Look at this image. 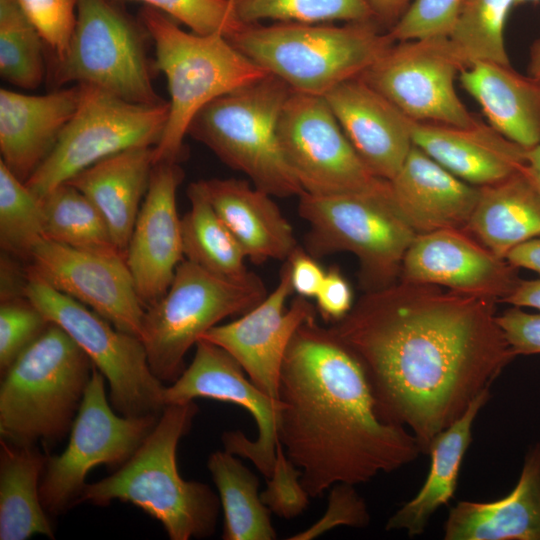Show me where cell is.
<instances>
[{
    "instance_id": "7c38bea8",
    "label": "cell",
    "mask_w": 540,
    "mask_h": 540,
    "mask_svg": "<svg viewBox=\"0 0 540 540\" xmlns=\"http://www.w3.org/2000/svg\"><path fill=\"white\" fill-rule=\"evenodd\" d=\"M53 81L94 86L134 103L164 101L153 87L139 27L112 0H77L75 27L56 58Z\"/></svg>"
},
{
    "instance_id": "f546056e",
    "label": "cell",
    "mask_w": 540,
    "mask_h": 540,
    "mask_svg": "<svg viewBox=\"0 0 540 540\" xmlns=\"http://www.w3.org/2000/svg\"><path fill=\"white\" fill-rule=\"evenodd\" d=\"M466 231L502 259L514 247L540 236V189L525 167L501 182L480 187Z\"/></svg>"
},
{
    "instance_id": "484cf974",
    "label": "cell",
    "mask_w": 540,
    "mask_h": 540,
    "mask_svg": "<svg viewBox=\"0 0 540 540\" xmlns=\"http://www.w3.org/2000/svg\"><path fill=\"white\" fill-rule=\"evenodd\" d=\"M200 182L212 207L253 263L285 261L297 248L293 228L273 196L241 179Z\"/></svg>"
},
{
    "instance_id": "5b68a950",
    "label": "cell",
    "mask_w": 540,
    "mask_h": 540,
    "mask_svg": "<svg viewBox=\"0 0 540 540\" xmlns=\"http://www.w3.org/2000/svg\"><path fill=\"white\" fill-rule=\"evenodd\" d=\"M229 41L293 91L324 96L359 77L392 44L374 20L331 23L247 24Z\"/></svg>"
},
{
    "instance_id": "7dc6e473",
    "label": "cell",
    "mask_w": 540,
    "mask_h": 540,
    "mask_svg": "<svg viewBox=\"0 0 540 540\" xmlns=\"http://www.w3.org/2000/svg\"><path fill=\"white\" fill-rule=\"evenodd\" d=\"M316 259L300 246L286 259L294 293L308 299L316 297L326 274Z\"/></svg>"
},
{
    "instance_id": "d6a6232c",
    "label": "cell",
    "mask_w": 540,
    "mask_h": 540,
    "mask_svg": "<svg viewBox=\"0 0 540 540\" xmlns=\"http://www.w3.org/2000/svg\"><path fill=\"white\" fill-rule=\"evenodd\" d=\"M190 209L181 218L184 258L210 273L243 280L248 271L246 255L232 232L209 202L200 181L187 189Z\"/></svg>"
},
{
    "instance_id": "4fadbf2b",
    "label": "cell",
    "mask_w": 540,
    "mask_h": 540,
    "mask_svg": "<svg viewBox=\"0 0 540 540\" xmlns=\"http://www.w3.org/2000/svg\"><path fill=\"white\" fill-rule=\"evenodd\" d=\"M105 377L94 366L68 445L48 456L40 483L47 513L60 514L79 504L89 471L99 465L120 467L155 427L160 414L124 416L108 400Z\"/></svg>"
},
{
    "instance_id": "74e56055",
    "label": "cell",
    "mask_w": 540,
    "mask_h": 540,
    "mask_svg": "<svg viewBox=\"0 0 540 540\" xmlns=\"http://www.w3.org/2000/svg\"><path fill=\"white\" fill-rule=\"evenodd\" d=\"M243 24L261 20L290 23L363 22L375 20L368 0H233Z\"/></svg>"
},
{
    "instance_id": "9c48e42d",
    "label": "cell",
    "mask_w": 540,
    "mask_h": 540,
    "mask_svg": "<svg viewBox=\"0 0 540 540\" xmlns=\"http://www.w3.org/2000/svg\"><path fill=\"white\" fill-rule=\"evenodd\" d=\"M266 295L253 272L243 280L225 279L184 258L168 290L145 310L140 338L154 375L174 382L184 370L185 354L208 330L246 313Z\"/></svg>"
},
{
    "instance_id": "7bdbcfd3",
    "label": "cell",
    "mask_w": 540,
    "mask_h": 540,
    "mask_svg": "<svg viewBox=\"0 0 540 540\" xmlns=\"http://www.w3.org/2000/svg\"><path fill=\"white\" fill-rule=\"evenodd\" d=\"M38 30L44 43L61 57L70 42L75 23L77 0H18Z\"/></svg>"
},
{
    "instance_id": "ab89813d",
    "label": "cell",
    "mask_w": 540,
    "mask_h": 540,
    "mask_svg": "<svg viewBox=\"0 0 540 540\" xmlns=\"http://www.w3.org/2000/svg\"><path fill=\"white\" fill-rule=\"evenodd\" d=\"M41 311L26 297L1 300L0 371L1 375L17 357L49 326Z\"/></svg>"
},
{
    "instance_id": "f5cc1de1",
    "label": "cell",
    "mask_w": 540,
    "mask_h": 540,
    "mask_svg": "<svg viewBox=\"0 0 540 540\" xmlns=\"http://www.w3.org/2000/svg\"><path fill=\"white\" fill-rule=\"evenodd\" d=\"M528 75L540 80V39L534 41L530 47Z\"/></svg>"
},
{
    "instance_id": "bcb514c9",
    "label": "cell",
    "mask_w": 540,
    "mask_h": 540,
    "mask_svg": "<svg viewBox=\"0 0 540 540\" xmlns=\"http://www.w3.org/2000/svg\"><path fill=\"white\" fill-rule=\"evenodd\" d=\"M315 299L317 312L324 320L334 323L343 319L354 305L352 288L337 267L326 270Z\"/></svg>"
},
{
    "instance_id": "603a6c76",
    "label": "cell",
    "mask_w": 540,
    "mask_h": 540,
    "mask_svg": "<svg viewBox=\"0 0 540 540\" xmlns=\"http://www.w3.org/2000/svg\"><path fill=\"white\" fill-rule=\"evenodd\" d=\"M389 183L397 209L417 234L466 230L480 195V187L463 181L415 145Z\"/></svg>"
},
{
    "instance_id": "4316f807",
    "label": "cell",
    "mask_w": 540,
    "mask_h": 540,
    "mask_svg": "<svg viewBox=\"0 0 540 540\" xmlns=\"http://www.w3.org/2000/svg\"><path fill=\"white\" fill-rule=\"evenodd\" d=\"M154 148L138 146L118 152L67 181L98 208L124 256L150 183Z\"/></svg>"
},
{
    "instance_id": "2e32d148",
    "label": "cell",
    "mask_w": 540,
    "mask_h": 540,
    "mask_svg": "<svg viewBox=\"0 0 540 540\" xmlns=\"http://www.w3.org/2000/svg\"><path fill=\"white\" fill-rule=\"evenodd\" d=\"M190 365L165 386V405L194 401L197 398L233 403L254 418L258 436L248 439L239 430L222 434L224 450L253 462L269 478L272 474L278 440L280 400L263 393L244 375L241 365L221 347L199 339Z\"/></svg>"
},
{
    "instance_id": "d4e9b609",
    "label": "cell",
    "mask_w": 540,
    "mask_h": 540,
    "mask_svg": "<svg viewBox=\"0 0 540 540\" xmlns=\"http://www.w3.org/2000/svg\"><path fill=\"white\" fill-rule=\"evenodd\" d=\"M443 532L445 540H540V441L528 447L509 494L491 502H457Z\"/></svg>"
},
{
    "instance_id": "681fc988",
    "label": "cell",
    "mask_w": 540,
    "mask_h": 540,
    "mask_svg": "<svg viewBox=\"0 0 540 540\" xmlns=\"http://www.w3.org/2000/svg\"><path fill=\"white\" fill-rule=\"evenodd\" d=\"M376 22L387 31L400 19L410 0H368Z\"/></svg>"
},
{
    "instance_id": "30bf717a",
    "label": "cell",
    "mask_w": 540,
    "mask_h": 540,
    "mask_svg": "<svg viewBox=\"0 0 540 540\" xmlns=\"http://www.w3.org/2000/svg\"><path fill=\"white\" fill-rule=\"evenodd\" d=\"M23 295L60 326L109 384L112 407L124 416L161 414L165 386L152 372L142 340L27 271Z\"/></svg>"
},
{
    "instance_id": "f35d334b",
    "label": "cell",
    "mask_w": 540,
    "mask_h": 540,
    "mask_svg": "<svg viewBox=\"0 0 540 540\" xmlns=\"http://www.w3.org/2000/svg\"><path fill=\"white\" fill-rule=\"evenodd\" d=\"M137 1L165 13L199 34L222 32L227 38L244 25L237 17L233 0H112Z\"/></svg>"
},
{
    "instance_id": "6da1fadb",
    "label": "cell",
    "mask_w": 540,
    "mask_h": 540,
    "mask_svg": "<svg viewBox=\"0 0 540 540\" xmlns=\"http://www.w3.org/2000/svg\"><path fill=\"white\" fill-rule=\"evenodd\" d=\"M496 298L398 280L363 295L330 330L360 363L378 416L422 454L516 355Z\"/></svg>"
},
{
    "instance_id": "836d02e7",
    "label": "cell",
    "mask_w": 540,
    "mask_h": 540,
    "mask_svg": "<svg viewBox=\"0 0 540 540\" xmlns=\"http://www.w3.org/2000/svg\"><path fill=\"white\" fill-rule=\"evenodd\" d=\"M41 201L44 239L79 251L124 256L116 246L104 216L73 185L65 182Z\"/></svg>"
},
{
    "instance_id": "f907efd6",
    "label": "cell",
    "mask_w": 540,
    "mask_h": 540,
    "mask_svg": "<svg viewBox=\"0 0 540 540\" xmlns=\"http://www.w3.org/2000/svg\"><path fill=\"white\" fill-rule=\"evenodd\" d=\"M502 302L517 307H529L540 310V278L520 279L515 289Z\"/></svg>"
},
{
    "instance_id": "d590c367",
    "label": "cell",
    "mask_w": 540,
    "mask_h": 540,
    "mask_svg": "<svg viewBox=\"0 0 540 540\" xmlns=\"http://www.w3.org/2000/svg\"><path fill=\"white\" fill-rule=\"evenodd\" d=\"M41 35L18 0H0V74L7 82L35 89L44 77Z\"/></svg>"
},
{
    "instance_id": "e575fe53",
    "label": "cell",
    "mask_w": 540,
    "mask_h": 540,
    "mask_svg": "<svg viewBox=\"0 0 540 540\" xmlns=\"http://www.w3.org/2000/svg\"><path fill=\"white\" fill-rule=\"evenodd\" d=\"M514 0H463L447 36L464 68L476 62L510 64L505 26Z\"/></svg>"
},
{
    "instance_id": "ba28073f",
    "label": "cell",
    "mask_w": 540,
    "mask_h": 540,
    "mask_svg": "<svg viewBox=\"0 0 540 540\" xmlns=\"http://www.w3.org/2000/svg\"><path fill=\"white\" fill-rule=\"evenodd\" d=\"M298 213L309 225L305 250L315 258L341 251L354 254L366 292L398 281L405 253L418 235L397 209L389 182L364 193L303 192Z\"/></svg>"
},
{
    "instance_id": "ffe728a7",
    "label": "cell",
    "mask_w": 540,
    "mask_h": 540,
    "mask_svg": "<svg viewBox=\"0 0 540 540\" xmlns=\"http://www.w3.org/2000/svg\"><path fill=\"white\" fill-rule=\"evenodd\" d=\"M401 280L496 298L502 302L520 281L518 270L466 230L418 234L402 261Z\"/></svg>"
},
{
    "instance_id": "d6986e66",
    "label": "cell",
    "mask_w": 540,
    "mask_h": 540,
    "mask_svg": "<svg viewBox=\"0 0 540 540\" xmlns=\"http://www.w3.org/2000/svg\"><path fill=\"white\" fill-rule=\"evenodd\" d=\"M183 177L178 162L154 165L128 243L125 261L145 308L165 294L184 259L176 207V192Z\"/></svg>"
},
{
    "instance_id": "8992f818",
    "label": "cell",
    "mask_w": 540,
    "mask_h": 540,
    "mask_svg": "<svg viewBox=\"0 0 540 540\" xmlns=\"http://www.w3.org/2000/svg\"><path fill=\"white\" fill-rule=\"evenodd\" d=\"M93 363L58 325L50 323L2 374L1 440L53 445L70 432Z\"/></svg>"
},
{
    "instance_id": "ee69618b",
    "label": "cell",
    "mask_w": 540,
    "mask_h": 540,
    "mask_svg": "<svg viewBox=\"0 0 540 540\" xmlns=\"http://www.w3.org/2000/svg\"><path fill=\"white\" fill-rule=\"evenodd\" d=\"M370 522L365 500L355 485L337 483L330 488L328 507L324 515L312 526L289 537V540H311L340 525L364 528Z\"/></svg>"
},
{
    "instance_id": "ac0fdd59",
    "label": "cell",
    "mask_w": 540,
    "mask_h": 540,
    "mask_svg": "<svg viewBox=\"0 0 540 540\" xmlns=\"http://www.w3.org/2000/svg\"><path fill=\"white\" fill-rule=\"evenodd\" d=\"M294 292L290 267L285 260L276 287L252 309L229 323L216 325L200 339L228 352L263 393L279 400V382L284 356L298 327L317 314L308 298Z\"/></svg>"
},
{
    "instance_id": "83f0119b",
    "label": "cell",
    "mask_w": 540,
    "mask_h": 540,
    "mask_svg": "<svg viewBox=\"0 0 540 540\" xmlns=\"http://www.w3.org/2000/svg\"><path fill=\"white\" fill-rule=\"evenodd\" d=\"M458 78L500 134L525 149L540 144V80L489 61L462 69Z\"/></svg>"
},
{
    "instance_id": "816d5d0a",
    "label": "cell",
    "mask_w": 540,
    "mask_h": 540,
    "mask_svg": "<svg viewBox=\"0 0 540 540\" xmlns=\"http://www.w3.org/2000/svg\"><path fill=\"white\" fill-rule=\"evenodd\" d=\"M525 169L537 187L540 189V144L527 149Z\"/></svg>"
},
{
    "instance_id": "f6af8a7d",
    "label": "cell",
    "mask_w": 540,
    "mask_h": 540,
    "mask_svg": "<svg viewBox=\"0 0 540 540\" xmlns=\"http://www.w3.org/2000/svg\"><path fill=\"white\" fill-rule=\"evenodd\" d=\"M496 320L516 356L540 354V313L513 306Z\"/></svg>"
},
{
    "instance_id": "9a60e30c",
    "label": "cell",
    "mask_w": 540,
    "mask_h": 540,
    "mask_svg": "<svg viewBox=\"0 0 540 540\" xmlns=\"http://www.w3.org/2000/svg\"><path fill=\"white\" fill-rule=\"evenodd\" d=\"M463 64L447 37L392 44L359 78L415 122L470 126L477 121L455 81Z\"/></svg>"
},
{
    "instance_id": "5bb4252c",
    "label": "cell",
    "mask_w": 540,
    "mask_h": 540,
    "mask_svg": "<svg viewBox=\"0 0 540 540\" xmlns=\"http://www.w3.org/2000/svg\"><path fill=\"white\" fill-rule=\"evenodd\" d=\"M282 156L303 192L341 195L380 190L376 177L343 132L324 96L291 90L279 115Z\"/></svg>"
},
{
    "instance_id": "db71d44e",
    "label": "cell",
    "mask_w": 540,
    "mask_h": 540,
    "mask_svg": "<svg viewBox=\"0 0 540 540\" xmlns=\"http://www.w3.org/2000/svg\"><path fill=\"white\" fill-rule=\"evenodd\" d=\"M527 1H539V0H514L515 5L525 3Z\"/></svg>"
},
{
    "instance_id": "8fae6325",
    "label": "cell",
    "mask_w": 540,
    "mask_h": 540,
    "mask_svg": "<svg viewBox=\"0 0 540 540\" xmlns=\"http://www.w3.org/2000/svg\"><path fill=\"white\" fill-rule=\"evenodd\" d=\"M79 106L51 152L25 182L40 199L94 163L138 146H156L169 102L140 104L81 84Z\"/></svg>"
},
{
    "instance_id": "cb8c5ba5",
    "label": "cell",
    "mask_w": 540,
    "mask_h": 540,
    "mask_svg": "<svg viewBox=\"0 0 540 540\" xmlns=\"http://www.w3.org/2000/svg\"><path fill=\"white\" fill-rule=\"evenodd\" d=\"M412 143L463 181L484 187L526 166L527 149L480 119L470 126L413 121Z\"/></svg>"
},
{
    "instance_id": "8d00e7d4",
    "label": "cell",
    "mask_w": 540,
    "mask_h": 540,
    "mask_svg": "<svg viewBox=\"0 0 540 540\" xmlns=\"http://www.w3.org/2000/svg\"><path fill=\"white\" fill-rule=\"evenodd\" d=\"M44 240L42 201L0 160V244L3 250L30 260Z\"/></svg>"
},
{
    "instance_id": "4dcf8cb0",
    "label": "cell",
    "mask_w": 540,
    "mask_h": 540,
    "mask_svg": "<svg viewBox=\"0 0 540 540\" xmlns=\"http://www.w3.org/2000/svg\"><path fill=\"white\" fill-rule=\"evenodd\" d=\"M0 539L54 538L40 497L48 456L35 444L0 441Z\"/></svg>"
},
{
    "instance_id": "c3c4849f",
    "label": "cell",
    "mask_w": 540,
    "mask_h": 540,
    "mask_svg": "<svg viewBox=\"0 0 540 540\" xmlns=\"http://www.w3.org/2000/svg\"><path fill=\"white\" fill-rule=\"evenodd\" d=\"M506 260L517 269L525 268L540 275V236L514 247Z\"/></svg>"
},
{
    "instance_id": "277c9868",
    "label": "cell",
    "mask_w": 540,
    "mask_h": 540,
    "mask_svg": "<svg viewBox=\"0 0 540 540\" xmlns=\"http://www.w3.org/2000/svg\"><path fill=\"white\" fill-rule=\"evenodd\" d=\"M139 18L154 43L155 66L166 76L170 95L167 124L154 148L155 164L178 162L189 126L205 105L268 73L222 32H187L149 6L140 9Z\"/></svg>"
},
{
    "instance_id": "7402d4cb",
    "label": "cell",
    "mask_w": 540,
    "mask_h": 540,
    "mask_svg": "<svg viewBox=\"0 0 540 540\" xmlns=\"http://www.w3.org/2000/svg\"><path fill=\"white\" fill-rule=\"evenodd\" d=\"M82 85L44 95L0 90L1 161L26 182L56 144L76 112Z\"/></svg>"
},
{
    "instance_id": "60d3db41",
    "label": "cell",
    "mask_w": 540,
    "mask_h": 540,
    "mask_svg": "<svg viewBox=\"0 0 540 540\" xmlns=\"http://www.w3.org/2000/svg\"><path fill=\"white\" fill-rule=\"evenodd\" d=\"M463 0H414L387 31L394 42L447 37Z\"/></svg>"
},
{
    "instance_id": "52a82bcc",
    "label": "cell",
    "mask_w": 540,
    "mask_h": 540,
    "mask_svg": "<svg viewBox=\"0 0 540 540\" xmlns=\"http://www.w3.org/2000/svg\"><path fill=\"white\" fill-rule=\"evenodd\" d=\"M291 88L276 76L222 95L193 118L188 134L229 167L246 174L273 197L300 196L303 189L287 166L277 124Z\"/></svg>"
},
{
    "instance_id": "1f68e13d",
    "label": "cell",
    "mask_w": 540,
    "mask_h": 540,
    "mask_svg": "<svg viewBox=\"0 0 540 540\" xmlns=\"http://www.w3.org/2000/svg\"><path fill=\"white\" fill-rule=\"evenodd\" d=\"M207 467L218 490L224 512V540H274L270 509L258 493L259 479L236 457L213 452Z\"/></svg>"
},
{
    "instance_id": "7a4b0ae2",
    "label": "cell",
    "mask_w": 540,
    "mask_h": 540,
    "mask_svg": "<svg viewBox=\"0 0 540 540\" xmlns=\"http://www.w3.org/2000/svg\"><path fill=\"white\" fill-rule=\"evenodd\" d=\"M279 400V443L312 498L337 483L369 482L422 454L407 428L378 416L360 363L316 315L288 345Z\"/></svg>"
},
{
    "instance_id": "44dd1931",
    "label": "cell",
    "mask_w": 540,
    "mask_h": 540,
    "mask_svg": "<svg viewBox=\"0 0 540 540\" xmlns=\"http://www.w3.org/2000/svg\"><path fill=\"white\" fill-rule=\"evenodd\" d=\"M324 98L367 168L391 180L413 145V120L359 77L337 85Z\"/></svg>"
},
{
    "instance_id": "b9f144b4",
    "label": "cell",
    "mask_w": 540,
    "mask_h": 540,
    "mask_svg": "<svg viewBox=\"0 0 540 540\" xmlns=\"http://www.w3.org/2000/svg\"><path fill=\"white\" fill-rule=\"evenodd\" d=\"M260 496L271 512L286 519L300 515L309 503L310 496L301 484V471L290 462L280 443L272 474Z\"/></svg>"
},
{
    "instance_id": "e0dca14e",
    "label": "cell",
    "mask_w": 540,
    "mask_h": 540,
    "mask_svg": "<svg viewBox=\"0 0 540 540\" xmlns=\"http://www.w3.org/2000/svg\"><path fill=\"white\" fill-rule=\"evenodd\" d=\"M28 271L121 331L141 337L143 305L124 256L79 251L49 240L33 250ZM141 339V338H140Z\"/></svg>"
},
{
    "instance_id": "f1b7e54d",
    "label": "cell",
    "mask_w": 540,
    "mask_h": 540,
    "mask_svg": "<svg viewBox=\"0 0 540 540\" xmlns=\"http://www.w3.org/2000/svg\"><path fill=\"white\" fill-rule=\"evenodd\" d=\"M490 395V390L483 391L458 419L435 436L427 453L430 467L423 485L387 520V531L403 530L409 537L419 536L436 511L454 498L474 422Z\"/></svg>"
},
{
    "instance_id": "3957f363",
    "label": "cell",
    "mask_w": 540,
    "mask_h": 540,
    "mask_svg": "<svg viewBox=\"0 0 540 540\" xmlns=\"http://www.w3.org/2000/svg\"><path fill=\"white\" fill-rule=\"evenodd\" d=\"M197 412L194 401L166 405L135 453L113 474L87 483L79 503H131L158 520L171 540L213 535L219 496L207 484L183 479L176 462L178 443L191 429Z\"/></svg>"
}]
</instances>
